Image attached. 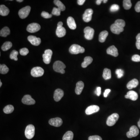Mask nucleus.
<instances>
[{"label":"nucleus","mask_w":140,"mask_h":140,"mask_svg":"<svg viewBox=\"0 0 140 140\" xmlns=\"http://www.w3.org/2000/svg\"><path fill=\"white\" fill-rule=\"evenodd\" d=\"M66 66L64 63L60 61H57L55 62L53 65V68L55 72L60 73L64 74L65 73L64 69Z\"/></svg>","instance_id":"1"},{"label":"nucleus","mask_w":140,"mask_h":140,"mask_svg":"<svg viewBox=\"0 0 140 140\" xmlns=\"http://www.w3.org/2000/svg\"><path fill=\"white\" fill-rule=\"evenodd\" d=\"M35 128L34 126L32 125H29L26 127L25 130V137L28 139H31L33 138L35 135Z\"/></svg>","instance_id":"2"},{"label":"nucleus","mask_w":140,"mask_h":140,"mask_svg":"<svg viewBox=\"0 0 140 140\" xmlns=\"http://www.w3.org/2000/svg\"><path fill=\"white\" fill-rule=\"evenodd\" d=\"M69 52L72 54H77L80 53H83L85 51L84 48L78 44H73L69 48Z\"/></svg>","instance_id":"3"},{"label":"nucleus","mask_w":140,"mask_h":140,"mask_svg":"<svg viewBox=\"0 0 140 140\" xmlns=\"http://www.w3.org/2000/svg\"><path fill=\"white\" fill-rule=\"evenodd\" d=\"M44 73V70L41 67H34L31 71V74L34 77L42 76Z\"/></svg>","instance_id":"4"},{"label":"nucleus","mask_w":140,"mask_h":140,"mask_svg":"<svg viewBox=\"0 0 140 140\" xmlns=\"http://www.w3.org/2000/svg\"><path fill=\"white\" fill-rule=\"evenodd\" d=\"M63 24L61 21L58 22L57 27L56 30V34L57 36L59 37L64 36L66 34V31L65 28L62 27Z\"/></svg>","instance_id":"5"},{"label":"nucleus","mask_w":140,"mask_h":140,"mask_svg":"<svg viewBox=\"0 0 140 140\" xmlns=\"http://www.w3.org/2000/svg\"><path fill=\"white\" fill-rule=\"evenodd\" d=\"M119 118V116L117 113H113L108 117L106 121L107 125L111 127L113 126L118 121Z\"/></svg>","instance_id":"6"},{"label":"nucleus","mask_w":140,"mask_h":140,"mask_svg":"<svg viewBox=\"0 0 140 140\" xmlns=\"http://www.w3.org/2000/svg\"><path fill=\"white\" fill-rule=\"evenodd\" d=\"M94 30L90 27H87L84 30V37L87 40H92L94 37Z\"/></svg>","instance_id":"7"},{"label":"nucleus","mask_w":140,"mask_h":140,"mask_svg":"<svg viewBox=\"0 0 140 140\" xmlns=\"http://www.w3.org/2000/svg\"><path fill=\"white\" fill-rule=\"evenodd\" d=\"M31 7L30 6H27L19 10L18 14L21 19H25L29 15Z\"/></svg>","instance_id":"8"},{"label":"nucleus","mask_w":140,"mask_h":140,"mask_svg":"<svg viewBox=\"0 0 140 140\" xmlns=\"http://www.w3.org/2000/svg\"><path fill=\"white\" fill-rule=\"evenodd\" d=\"M52 54L53 52L51 50L48 49L45 51L43 55V60L44 63L48 64L50 63Z\"/></svg>","instance_id":"9"},{"label":"nucleus","mask_w":140,"mask_h":140,"mask_svg":"<svg viewBox=\"0 0 140 140\" xmlns=\"http://www.w3.org/2000/svg\"><path fill=\"white\" fill-rule=\"evenodd\" d=\"M139 131L138 128L136 126H132L131 127L130 130L127 132V136L128 138L135 137L138 135Z\"/></svg>","instance_id":"10"},{"label":"nucleus","mask_w":140,"mask_h":140,"mask_svg":"<svg viewBox=\"0 0 140 140\" xmlns=\"http://www.w3.org/2000/svg\"><path fill=\"white\" fill-rule=\"evenodd\" d=\"M41 29V26L37 23H32L27 27V30L30 33L37 32Z\"/></svg>","instance_id":"11"},{"label":"nucleus","mask_w":140,"mask_h":140,"mask_svg":"<svg viewBox=\"0 0 140 140\" xmlns=\"http://www.w3.org/2000/svg\"><path fill=\"white\" fill-rule=\"evenodd\" d=\"M93 13V11L92 9H87L83 15V20L86 22H88L90 21L92 18Z\"/></svg>","instance_id":"12"},{"label":"nucleus","mask_w":140,"mask_h":140,"mask_svg":"<svg viewBox=\"0 0 140 140\" xmlns=\"http://www.w3.org/2000/svg\"><path fill=\"white\" fill-rule=\"evenodd\" d=\"M21 101L23 104L28 105L34 104L36 103L35 100L29 95H25L22 98Z\"/></svg>","instance_id":"13"},{"label":"nucleus","mask_w":140,"mask_h":140,"mask_svg":"<svg viewBox=\"0 0 140 140\" xmlns=\"http://www.w3.org/2000/svg\"><path fill=\"white\" fill-rule=\"evenodd\" d=\"M50 125L51 126L55 127H59L61 126L63 123L62 119L60 118H52L49 121Z\"/></svg>","instance_id":"14"},{"label":"nucleus","mask_w":140,"mask_h":140,"mask_svg":"<svg viewBox=\"0 0 140 140\" xmlns=\"http://www.w3.org/2000/svg\"><path fill=\"white\" fill-rule=\"evenodd\" d=\"M100 108L96 105H91L88 107L85 110V113L87 115H90L94 113L98 112Z\"/></svg>","instance_id":"15"},{"label":"nucleus","mask_w":140,"mask_h":140,"mask_svg":"<svg viewBox=\"0 0 140 140\" xmlns=\"http://www.w3.org/2000/svg\"><path fill=\"white\" fill-rule=\"evenodd\" d=\"M28 40L34 46H37L41 43V40L40 38L33 36H30L28 37Z\"/></svg>","instance_id":"16"},{"label":"nucleus","mask_w":140,"mask_h":140,"mask_svg":"<svg viewBox=\"0 0 140 140\" xmlns=\"http://www.w3.org/2000/svg\"><path fill=\"white\" fill-rule=\"evenodd\" d=\"M64 95L63 90L60 89H57L54 94V99L56 102H58L61 99Z\"/></svg>","instance_id":"17"},{"label":"nucleus","mask_w":140,"mask_h":140,"mask_svg":"<svg viewBox=\"0 0 140 140\" xmlns=\"http://www.w3.org/2000/svg\"><path fill=\"white\" fill-rule=\"evenodd\" d=\"M125 98L130 99L133 101H135L138 99V95L137 92L134 91H130L127 93V95H125Z\"/></svg>","instance_id":"18"},{"label":"nucleus","mask_w":140,"mask_h":140,"mask_svg":"<svg viewBox=\"0 0 140 140\" xmlns=\"http://www.w3.org/2000/svg\"><path fill=\"white\" fill-rule=\"evenodd\" d=\"M107 53L110 55H112L114 57H117L118 56V49L115 46L113 45L107 48Z\"/></svg>","instance_id":"19"},{"label":"nucleus","mask_w":140,"mask_h":140,"mask_svg":"<svg viewBox=\"0 0 140 140\" xmlns=\"http://www.w3.org/2000/svg\"><path fill=\"white\" fill-rule=\"evenodd\" d=\"M111 30L114 34H119L121 32L123 31L124 28L120 27L115 24H114L111 26Z\"/></svg>","instance_id":"20"},{"label":"nucleus","mask_w":140,"mask_h":140,"mask_svg":"<svg viewBox=\"0 0 140 140\" xmlns=\"http://www.w3.org/2000/svg\"><path fill=\"white\" fill-rule=\"evenodd\" d=\"M84 87V84L82 81H80L77 82L76 84L75 88V92L77 95H80L81 94L83 89Z\"/></svg>","instance_id":"21"},{"label":"nucleus","mask_w":140,"mask_h":140,"mask_svg":"<svg viewBox=\"0 0 140 140\" xmlns=\"http://www.w3.org/2000/svg\"><path fill=\"white\" fill-rule=\"evenodd\" d=\"M67 24L68 26L70 29L72 30H75L76 28V24L74 19L72 17H68L67 20Z\"/></svg>","instance_id":"22"},{"label":"nucleus","mask_w":140,"mask_h":140,"mask_svg":"<svg viewBox=\"0 0 140 140\" xmlns=\"http://www.w3.org/2000/svg\"><path fill=\"white\" fill-rule=\"evenodd\" d=\"M138 84V81L137 80L134 79L129 81L127 84V88L128 89L130 90L133 88H136Z\"/></svg>","instance_id":"23"},{"label":"nucleus","mask_w":140,"mask_h":140,"mask_svg":"<svg viewBox=\"0 0 140 140\" xmlns=\"http://www.w3.org/2000/svg\"><path fill=\"white\" fill-rule=\"evenodd\" d=\"M10 13V10L5 5L0 6V14L2 16H7Z\"/></svg>","instance_id":"24"},{"label":"nucleus","mask_w":140,"mask_h":140,"mask_svg":"<svg viewBox=\"0 0 140 140\" xmlns=\"http://www.w3.org/2000/svg\"><path fill=\"white\" fill-rule=\"evenodd\" d=\"M103 77L105 80H108L111 78V72L110 69L105 68L104 69L103 73Z\"/></svg>","instance_id":"25"},{"label":"nucleus","mask_w":140,"mask_h":140,"mask_svg":"<svg viewBox=\"0 0 140 140\" xmlns=\"http://www.w3.org/2000/svg\"><path fill=\"white\" fill-rule=\"evenodd\" d=\"M107 31L104 30L100 32L99 36V41L101 43H104L106 41V39L108 35Z\"/></svg>","instance_id":"26"},{"label":"nucleus","mask_w":140,"mask_h":140,"mask_svg":"<svg viewBox=\"0 0 140 140\" xmlns=\"http://www.w3.org/2000/svg\"><path fill=\"white\" fill-rule=\"evenodd\" d=\"M93 61V58L90 57H86L84 58V61L82 63L81 66L83 68H85L90 64Z\"/></svg>","instance_id":"27"},{"label":"nucleus","mask_w":140,"mask_h":140,"mask_svg":"<svg viewBox=\"0 0 140 140\" xmlns=\"http://www.w3.org/2000/svg\"><path fill=\"white\" fill-rule=\"evenodd\" d=\"M10 34V30L8 27H4L0 32V36L1 37H6Z\"/></svg>","instance_id":"28"},{"label":"nucleus","mask_w":140,"mask_h":140,"mask_svg":"<svg viewBox=\"0 0 140 140\" xmlns=\"http://www.w3.org/2000/svg\"><path fill=\"white\" fill-rule=\"evenodd\" d=\"M73 133L72 131H68L64 135L62 139L63 140H73Z\"/></svg>","instance_id":"29"},{"label":"nucleus","mask_w":140,"mask_h":140,"mask_svg":"<svg viewBox=\"0 0 140 140\" xmlns=\"http://www.w3.org/2000/svg\"><path fill=\"white\" fill-rule=\"evenodd\" d=\"M12 46V43L10 41H7L4 43L1 47L2 50L3 51H6L10 49Z\"/></svg>","instance_id":"30"},{"label":"nucleus","mask_w":140,"mask_h":140,"mask_svg":"<svg viewBox=\"0 0 140 140\" xmlns=\"http://www.w3.org/2000/svg\"><path fill=\"white\" fill-rule=\"evenodd\" d=\"M14 110V107L13 106L11 105H9L4 107L3 111L5 113L8 114L12 113L13 111Z\"/></svg>","instance_id":"31"},{"label":"nucleus","mask_w":140,"mask_h":140,"mask_svg":"<svg viewBox=\"0 0 140 140\" xmlns=\"http://www.w3.org/2000/svg\"><path fill=\"white\" fill-rule=\"evenodd\" d=\"M55 4L58 7V8L61 10V11H64L65 10V7L64 4L59 0H55L54 1Z\"/></svg>","instance_id":"32"},{"label":"nucleus","mask_w":140,"mask_h":140,"mask_svg":"<svg viewBox=\"0 0 140 140\" xmlns=\"http://www.w3.org/2000/svg\"><path fill=\"white\" fill-rule=\"evenodd\" d=\"M9 71V68L6 65L1 64L0 65V73L1 74H6L8 73Z\"/></svg>","instance_id":"33"},{"label":"nucleus","mask_w":140,"mask_h":140,"mask_svg":"<svg viewBox=\"0 0 140 140\" xmlns=\"http://www.w3.org/2000/svg\"><path fill=\"white\" fill-rule=\"evenodd\" d=\"M123 6L124 8L126 10L130 9L132 6L130 0H124L123 1Z\"/></svg>","instance_id":"34"},{"label":"nucleus","mask_w":140,"mask_h":140,"mask_svg":"<svg viewBox=\"0 0 140 140\" xmlns=\"http://www.w3.org/2000/svg\"><path fill=\"white\" fill-rule=\"evenodd\" d=\"M18 53L17 51L14 50L12 51L10 55V58L12 60H14L15 61H17L18 58H17V56L18 55Z\"/></svg>","instance_id":"35"},{"label":"nucleus","mask_w":140,"mask_h":140,"mask_svg":"<svg viewBox=\"0 0 140 140\" xmlns=\"http://www.w3.org/2000/svg\"><path fill=\"white\" fill-rule=\"evenodd\" d=\"M114 24L119 27L123 28H124L125 25V21L123 20H121V19H118L116 20Z\"/></svg>","instance_id":"36"},{"label":"nucleus","mask_w":140,"mask_h":140,"mask_svg":"<svg viewBox=\"0 0 140 140\" xmlns=\"http://www.w3.org/2000/svg\"><path fill=\"white\" fill-rule=\"evenodd\" d=\"M61 10L58 8L54 7L52 10V14L56 16H60V15Z\"/></svg>","instance_id":"37"},{"label":"nucleus","mask_w":140,"mask_h":140,"mask_svg":"<svg viewBox=\"0 0 140 140\" xmlns=\"http://www.w3.org/2000/svg\"><path fill=\"white\" fill-rule=\"evenodd\" d=\"M116 74L117 75L118 78H121L123 76V71L122 69H117L116 71Z\"/></svg>","instance_id":"38"},{"label":"nucleus","mask_w":140,"mask_h":140,"mask_svg":"<svg viewBox=\"0 0 140 140\" xmlns=\"http://www.w3.org/2000/svg\"><path fill=\"white\" fill-rule=\"evenodd\" d=\"M28 53H29V51L27 48H23L20 50V54L21 55H22V56L27 55Z\"/></svg>","instance_id":"39"},{"label":"nucleus","mask_w":140,"mask_h":140,"mask_svg":"<svg viewBox=\"0 0 140 140\" xmlns=\"http://www.w3.org/2000/svg\"><path fill=\"white\" fill-rule=\"evenodd\" d=\"M136 47L138 50H140V33L138 34L136 36Z\"/></svg>","instance_id":"40"},{"label":"nucleus","mask_w":140,"mask_h":140,"mask_svg":"<svg viewBox=\"0 0 140 140\" xmlns=\"http://www.w3.org/2000/svg\"><path fill=\"white\" fill-rule=\"evenodd\" d=\"M41 16L44 18L48 19V18H50L52 17V14H50L48 12L46 11H43L41 13Z\"/></svg>","instance_id":"41"},{"label":"nucleus","mask_w":140,"mask_h":140,"mask_svg":"<svg viewBox=\"0 0 140 140\" xmlns=\"http://www.w3.org/2000/svg\"><path fill=\"white\" fill-rule=\"evenodd\" d=\"M120 9L119 6L117 4H113L111 7L110 11L111 12H115L118 11Z\"/></svg>","instance_id":"42"},{"label":"nucleus","mask_w":140,"mask_h":140,"mask_svg":"<svg viewBox=\"0 0 140 140\" xmlns=\"http://www.w3.org/2000/svg\"><path fill=\"white\" fill-rule=\"evenodd\" d=\"M88 140H102V138L98 135H93L89 137Z\"/></svg>","instance_id":"43"},{"label":"nucleus","mask_w":140,"mask_h":140,"mask_svg":"<svg viewBox=\"0 0 140 140\" xmlns=\"http://www.w3.org/2000/svg\"><path fill=\"white\" fill-rule=\"evenodd\" d=\"M131 60L134 61L139 62L140 61V56L138 55H135L132 56Z\"/></svg>","instance_id":"44"},{"label":"nucleus","mask_w":140,"mask_h":140,"mask_svg":"<svg viewBox=\"0 0 140 140\" xmlns=\"http://www.w3.org/2000/svg\"><path fill=\"white\" fill-rule=\"evenodd\" d=\"M135 9L136 12H140V1H138L136 4L135 7Z\"/></svg>","instance_id":"45"},{"label":"nucleus","mask_w":140,"mask_h":140,"mask_svg":"<svg viewBox=\"0 0 140 140\" xmlns=\"http://www.w3.org/2000/svg\"><path fill=\"white\" fill-rule=\"evenodd\" d=\"M111 90L110 89H106L104 93V97H107L108 96V94H109V93L111 92Z\"/></svg>","instance_id":"46"},{"label":"nucleus","mask_w":140,"mask_h":140,"mask_svg":"<svg viewBox=\"0 0 140 140\" xmlns=\"http://www.w3.org/2000/svg\"><path fill=\"white\" fill-rule=\"evenodd\" d=\"M101 88L100 87H98L97 88V90H96V94L98 96H100L101 94Z\"/></svg>","instance_id":"47"},{"label":"nucleus","mask_w":140,"mask_h":140,"mask_svg":"<svg viewBox=\"0 0 140 140\" xmlns=\"http://www.w3.org/2000/svg\"><path fill=\"white\" fill-rule=\"evenodd\" d=\"M77 3L79 5H82L85 2V0H78L77 1Z\"/></svg>","instance_id":"48"},{"label":"nucleus","mask_w":140,"mask_h":140,"mask_svg":"<svg viewBox=\"0 0 140 140\" xmlns=\"http://www.w3.org/2000/svg\"><path fill=\"white\" fill-rule=\"evenodd\" d=\"M102 1V0H97V1H96V4H97V5H100V4H101V3Z\"/></svg>","instance_id":"49"},{"label":"nucleus","mask_w":140,"mask_h":140,"mask_svg":"<svg viewBox=\"0 0 140 140\" xmlns=\"http://www.w3.org/2000/svg\"><path fill=\"white\" fill-rule=\"evenodd\" d=\"M138 127H139V128L140 129V119L139 121L138 122Z\"/></svg>","instance_id":"50"},{"label":"nucleus","mask_w":140,"mask_h":140,"mask_svg":"<svg viewBox=\"0 0 140 140\" xmlns=\"http://www.w3.org/2000/svg\"><path fill=\"white\" fill-rule=\"evenodd\" d=\"M17 2H20V3H21V2H23V0H17Z\"/></svg>","instance_id":"51"},{"label":"nucleus","mask_w":140,"mask_h":140,"mask_svg":"<svg viewBox=\"0 0 140 140\" xmlns=\"http://www.w3.org/2000/svg\"><path fill=\"white\" fill-rule=\"evenodd\" d=\"M107 1H108L107 0H104V1H103V2H104V3H106Z\"/></svg>","instance_id":"52"},{"label":"nucleus","mask_w":140,"mask_h":140,"mask_svg":"<svg viewBox=\"0 0 140 140\" xmlns=\"http://www.w3.org/2000/svg\"><path fill=\"white\" fill-rule=\"evenodd\" d=\"M2 85V83L1 82V81H0V87H1Z\"/></svg>","instance_id":"53"}]
</instances>
